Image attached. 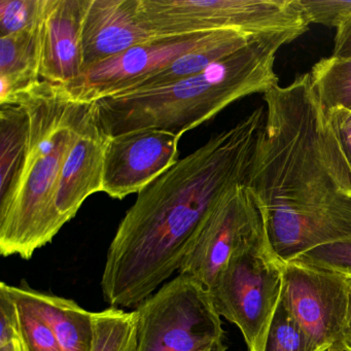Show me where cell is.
Returning <instances> with one entry per match:
<instances>
[{
    "mask_svg": "<svg viewBox=\"0 0 351 351\" xmlns=\"http://www.w3.org/2000/svg\"><path fill=\"white\" fill-rule=\"evenodd\" d=\"M217 351H227V347H226V348L219 349V350H217Z\"/></svg>",
    "mask_w": 351,
    "mask_h": 351,
    "instance_id": "obj_31",
    "label": "cell"
},
{
    "mask_svg": "<svg viewBox=\"0 0 351 351\" xmlns=\"http://www.w3.org/2000/svg\"><path fill=\"white\" fill-rule=\"evenodd\" d=\"M332 128L351 164V110L344 108H334L326 110Z\"/></svg>",
    "mask_w": 351,
    "mask_h": 351,
    "instance_id": "obj_27",
    "label": "cell"
},
{
    "mask_svg": "<svg viewBox=\"0 0 351 351\" xmlns=\"http://www.w3.org/2000/svg\"><path fill=\"white\" fill-rule=\"evenodd\" d=\"M300 36L295 32L254 36L247 46L195 77L93 101L96 117L110 137L143 129L184 135L233 102L277 85V52Z\"/></svg>",
    "mask_w": 351,
    "mask_h": 351,
    "instance_id": "obj_3",
    "label": "cell"
},
{
    "mask_svg": "<svg viewBox=\"0 0 351 351\" xmlns=\"http://www.w3.org/2000/svg\"><path fill=\"white\" fill-rule=\"evenodd\" d=\"M270 245L262 206L245 184H236L203 219L178 273L209 291L236 256Z\"/></svg>",
    "mask_w": 351,
    "mask_h": 351,
    "instance_id": "obj_7",
    "label": "cell"
},
{
    "mask_svg": "<svg viewBox=\"0 0 351 351\" xmlns=\"http://www.w3.org/2000/svg\"><path fill=\"white\" fill-rule=\"evenodd\" d=\"M21 336L18 306L5 282L0 283V346Z\"/></svg>",
    "mask_w": 351,
    "mask_h": 351,
    "instance_id": "obj_25",
    "label": "cell"
},
{
    "mask_svg": "<svg viewBox=\"0 0 351 351\" xmlns=\"http://www.w3.org/2000/svg\"><path fill=\"white\" fill-rule=\"evenodd\" d=\"M303 256L310 260L324 263L351 273V243H337L322 246Z\"/></svg>",
    "mask_w": 351,
    "mask_h": 351,
    "instance_id": "obj_26",
    "label": "cell"
},
{
    "mask_svg": "<svg viewBox=\"0 0 351 351\" xmlns=\"http://www.w3.org/2000/svg\"><path fill=\"white\" fill-rule=\"evenodd\" d=\"M312 83L326 110L344 108L351 110V57L320 59L310 71Z\"/></svg>",
    "mask_w": 351,
    "mask_h": 351,
    "instance_id": "obj_20",
    "label": "cell"
},
{
    "mask_svg": "<svg viewBox=\"0 0 351 351\" xmlns=\"http://www.w3.org/2000/svg\"><path fill=\"white\" fill-rule=\"evenodd\" d=\"M29 118L17 101L0 104V208L13 198L27 153Z\"/></svg>",
    "mask_w": 351,
    "mask_h": 351,
    "instance_id": "obj_18",
    "label": "cell"
},
{
    "mask_svg": "<svg viewBox=\"0 0 351 351\" xmlns=\"http://www.w3.org/2000/svg\"><path fill=\"white\" fill-rule=\"evenodd\" d=\"M265 120L245 184L281 262L351 243V164L310 73L263 94Z\"/></svg>",
    "mask_w": 351,
    "mask_h": 351,
    "instance_id": "obj_1",
    "label": "cell"
},
{
    "mask_svg": "<svg viewBox=\"0 0 351 351\" xmlns=\"http://www.w3.org/2000/svg\"><path fill=\"white\" fill-rule=\"evenodd\" d=\"M351 274L301 256L282 265L281 303L318 348L344 351Z\"/></svg>",
    "mask_w": 351,
    "mask_h": 351,
    "instance_id": "obj_9",
    "label": "cell"
},
{
    "mask_svg": "<svg viewBox=\"0 0 351 351\" xmlns=\"http://www.w3.org/2000/svg\"><path fill=\"white\" fill-rule=\"evenodd\" d=\"M10 295L15 300L19 313L22 338L29 351H62L50 324L38 310L20 293L15 285H7Z\"/></svg>",
    "mask_w": 351,
    "mask_h": 351,
    "instance_id": "obj_21",
    "label": "cell"
},
{
    "mask_svg": "<svg viewBox=\"0 0 351 351\" xmlns=\"http://www.w3.org/2000/svg\"><path fill=\"white\" fill-rule=\"evenodd\" d=\"M264 120L261 106L137 194L110 242L102 272V295L110 307H136L178 272L215 203L245 184Z\"/></svg>",
    "mask_w": 351,
    "mask_h": 351,
    "instance_id": "obj_2",
    "label": "cell"
},
{
    "mask_svg": "<svg viewBox=\"0 0 351 351\" xmlns=\"http://www.w3.org/2000/svg\"><path fill=\"white\" fill-rule=\"evenodd\" d=\"M282 265L271 245L245 252L209 289L217 313L239 328L248 351H265L282 295Z\"/></svg>",
    "mask_w": 351,
    "mask_h": 351,
    "instance_id": "obj_8",
    "label": "cell"
},
{
    "mask_svg": "<svg viewBox=\"0 0 351 351\" xmlns=\"http://www.w3.org/2000/svg\"><path fill=\"white\" fill-rule=\"evenodd\" d=\"M332 56L338 58L351 57V17L337 29Z\"/></svg>",
    "mask_w": 351,
    "mask_h": 351,
    "instance_id": "obj_28",
    "label": "cell"
},
{
    "mask_svg": "<svg viewBox=\"0 0 351 351\" xmlns=\"http://www.w3.org/2000/svg\"><path fill=\"white\" fill-rule=\"evenodd\" d=\"M138 16L160 38L225 29L303 36L310 25L298 0H139Z\"/></svg>",
    "mask_w": 351,
    "mask_h": 351,
    "instance_id": "obj_5",
    "label": "cell"
},
{
    "mask_svg": "<svg viewBox=\"0 0 351 351\" xmlns=\"http://www.w3.org/2000/svg\"><path fill=\"white\" fill-rule=\"evenodd\" d=\"M309 24L338 29L351 17V0H298Z\"/></svg>",
    "mask_w": 351,
    "mask_h": 351,
    "instance_id": "obj_24",
    "label": "cell"
},
{
    "mask_svg": "<svg viewBox=\"0 0 351 351\" xmlns=\"http://www.w3.org/2000/svg\"><path fill=\"white\" fill-rule=\"evenodd\" d=\"M90 351H137L138 326L135 311L110 307L92 312Z\"/></svg>",
    "mask_w": 351,
    "mask_h": 351,
    "instance_id": "obj_19",
    "label": "cell"
},
{
    "mask_svg": "<svg viewBox=\"0 0 351 351\" xmlns=\"http://www.w3.org/2000/svg\"><path fill=\"white\" fill-rule=\"evenodd\" d=\"M318 349L280 301L269 330L265 351H317Z\"/></svg>",
    "mask_w": 351,
    "mask_h": 351,
    "instance_id": "obj_22",
    "label": "cell"
},
{
    "mask_svg": "<svg viewBox=\"0 0 351 351\" xmlns=\"http://www.w3.org/2000/svg\"><path fill=\"white\" fill-rule=\"evenodd\" d=\"M344 351H351V293L344 332Z\"/></svg>",
    "mask_w": 351,
    "mask_h": 351,
    "instance_id": "obj_30",
    "label": "cell"
},
{
    "mask_svg": "<svg viewBox=\"0 0 351 351\" xmlns=\"http://www.w3.org/2000/svg\"><path fill=\"white\" fill-rule=\"evenodd\" d=\"M89 0H44L38 23L40 77L71 87L84 69L82 32Z\"/></svg>",
    "mask_w": 351,
    "mask_h": 351,
    "instance_id": "obj_12",
    "label": "cell"
},
{
    "mask_svg": "<svg viewBox=\"0 0 351 351\" xmlns=\"http://www.w3.org/2000/svg\"><path fill=\"white\" fill-rule=\"evenodd\" d=\"M182 136L143 129L110 137L104 154L101 192L119 200L138 194L180 160Z\"/></svg>",
    "mask_w": 351,
    "mask_h": 351,
    "instance_id": "obj_10",
    "label": "cell"
},
{
    "mask_svg": "<svg viewBox=\"0 0 351 351\" xmlns=\"http://www.w3.org/2000/svg\"><path fill=\"white\" fill-rule=\"evenodd\" d=\"M44 0H0V38L36 27Z\"/></svg>",
    "mask_w": 351,
    "mask_h": 351,
    "instance_id": "obj_23",
    "label": "cell"
},
{
    "mask_svg": "<svg viewBox=\"0 0 351 351\" xmlns=\"http://www.w3.org/2000/svg\"><path fill=\"white\" fill-rule=\"evenodd\" d=\"M0 351H29L28 350L27 346H26L25 342H24L23 338L21 336L17 337L14 339L9 344L3 345L0 346Z\"/></svg>",
    "mask_w": 351,
    "mask_h": 351,
    "instance_id": "obj_29",
    "label": "cell"
},
{
    "mask_svg": "<svg viewBox=\"0 0 351 351\" xmlns=\"http://www.w3.org/2000/svg\"><path fill=\"white\" fill-rule=\"evenodd\" d=\"M252 38L237 30H215L190 52L160 71L130 82L116 94L155 89L195 77L217 61L247 46Z\"/></svg>",
    "mask_w": 351,
    "mask_h": 351,
    "instance_id": "obj_15",
    "label": "cell"
},
{
    "mask_svg": "<svg viewBox=\"0 0 351 351\" xmlns=\"http://www.w3.org/2000/svg\"><path fill=\"white\" fill-rule=\"evenodd\" d=\"M346 272H347V271H346ZM348 273H350V272H348ZM350 274H351V273H350Z\"/></svg>",
    "mask_w": 351,
    "mask_h": 351,
    "instance_id": "obj_32",
    "label": "cell"
},
{
    "mask_svg": "<svg viewBox=\"0 0 351 351\" xmlns=\"http://www.w3.org/2000/svg\"><path fill=\"white\" fill-rule=\"evenodd\" d=\"M137 351H217L226 348L225 330L210 291L178 274L135 310Z\"/></svg>",
    "mask_w": 351,
    "mask_h": 351,
    "instance_id": "obj_6",
    "label": "cell"
},
{
    "mask_svg": "<svg viewBox=\"0 0 351 351\" xmlns=\"http://www.w3.org/2000/svg\"><path fill=\"white\" fill-rule=\"evenodd\" d=\"M13 101L27 112L29 136L15 194L0 208V254L29 260L63 228L56 207L59 180L91 102L43 80Z\"/></svg>",
    "mask_w": 351,
    "mask_h": 351,
    "instance_id": "obj_4",
    "label": "cell"
},
{
    "mask_svg": "<svg viewBox=\"0 0 351 351\" xmlns=\"http://www.w3.org/2000/svg\"><path fill=\"white\" fill-rule=\"evenodd\" d=\"M211 32L163 36L143 43L87 69L80 81L67 89L86 102L114 95L130 82L160 71L190 52Z\"/></svg>",
    "mask_w": 351,
    "mask_h": 351,
    "instance_id": "obj_11",
    "label": "cell"
},
{
    "mask_svg": "<svg viewBox=\"0 0 351 351\" xmlns=\"http://www.w3.org/2000/svg\"><path fill=\"white\" fill-rule=\"evenodd\" d=\"M18 289L50 324L61 350H91L92 312L73 300L36 291L26 283Z\"/></svg>",
    "mask_w": 351,
    "mask_h": 351,
    "instance_id": "obj_16",
    "label": "cell"
},
{
    "mask_svg": "<svg viewBox=\"0 0 351 351\" xmlns=\"http://www.w3.org/2000/svg\"><path fill=\"white\" fill-rule=\"evenodd\" d=\"M139 0H89L83 32L84 69L160 38L138 16Z\"/></svg>",
    "mask_w": 351,
    "mask_h": 351,
    "instance_id": "obj_13",
    "label": "cell"
},
{
    "mask_svg": "<svg viewBox=\"0 0 351 351\" xmlns=\"http://www.w3.org/2000/svg\"><path fill=\"white\" fill-rule=\"evenodd\" d=\"M110 139L91 102L59 180L56 207L63 226L77 215L88 197L101 192L104 154Z\"/></svg>",
    "mask_w": 351,
    "mask_h": 351,
    "instance_id": "obj_14",
    "label": "cell"
},
{
    "mask_svg": "<svg viewBox=\"0 0 351 351\" xmlns=\"http://www.w3.org/2000/svg\"><path fill=\"white\" fill-rule=\"evenodd\" d=\"M40 23V22H38ZM40 77L38 25L0 38V104L34 87Z\"/></svg>",
    "mask_w": 351,
    "mask_h": 351,
    "instance_id": "obj_17",
    "label": "cell"
}]
</instances>
